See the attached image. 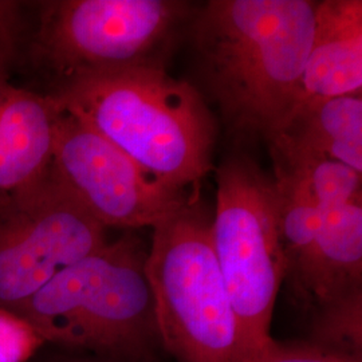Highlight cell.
Instances as JSON below:
<instances>
[{
	"mask_svg": "<svg viewBox=\"0 0 362 362\" xmlns=\"http://www.w3.org/2000/svg\"><path fill=\"white\" fill-rule=\"evenodd\" d=\"M242 362H362V360L321 349L310 342L281 344L272 339L263 349L247 356Z\"/></svg>",
	"mask_w": 362,
	"mask_h": 362,
	"instance_id": "cell-16",
	"label": "cell"
},
{
	"mask_svg": "<svg viewBox=\"0 0 362 362\" xmlns=\"http://www.w3.org/2000/svg\"><path fill=\"white\" fill-rule=\"evenodd\" d=\"M267 140L333 158L362 175V94L303 101Z\"/></svg>",
	"mask_w": 362,
	"mask_h": 362,
	"instance_id": "cell-12",
	"label": "cell"
},
{
	"mask_svg": "<svg viewBox=\"0 0 362 362\" xmlns=\"http://www.w3.org/2000/svg\"><path fill=\"white\" fill-rule=\"evenodd\" d=\"M199 199L153 227L145 272L163 348L177 362H242L239 327Z\"/></svg>",
	"mask_w": 362,
	"mask_h": 362,
	"instance_id": "cell-4",
	"label": "cell"
},
{
	"mask_svg": "<svg viewBox=\"0 0 362 362\" xmlns=\"http://www.w3.org/2000/svg\"><path fill=\"white\" fill-rule=\"evenodd\" d=\"M52 168L93 219L137 230L160 221L199 199L170 188L137 165L78 117L59 109Z\"/></svg>",
	"mask_w": 362,
	"mask_h": 362,
	"instance_id": "cell-8",
	"label": "cell"
},
{
	"mask_svg": "<svg viewBox=\"0 0 362 362\" xmlns=\"http://www.w3.org/2000/svg\"><path fill=\"white\" fill-rule=\"evenodd\" d=\"M59 107L47 93L0 76V203L40 180L52 167Z\"/></svg>",
	"mask_w": 362,
	"mask_h": 362,
	"instance_id": "cell-9",
	"label": "cell"
},
{
	"mask_svg": "<svg viewBox=\"0 0 362 362\" xmlns=\"http://www.w3.org/2000/svg\"><path fill=\"white\" fill-rule=\"evenodd\" d=\"M43 346V339L25 318L0 309V362L33 361Z\"/></svg>",
	"mask_w": 362,
	"mask_h": 362,
	"instance_id": "cell-15",
	"label": "cell"
},
{
	"mask_svg": "<svg viewBox=\"0 0 362 362\" xmlns=\"http://www.w3.org/2000/svg\"><path fill=\"white\" fill-rule=\"evenodd\" d=\"M311 0H211L191 38L202 79L238 136L269 139L296 104L315 28Z\"/></svg>",
	"mask_w": 362,
	"mask_h": 362,
	"instance_id": "cell-1",
	"label": "cell"
},
{
	"mask_svg": "<svg viewBox=\"0 0 362 362\" xmlns=\"http://www.w3.org/2000/svg\"><path fill=\"white\" fill-rule=\"evenodd\" d=\"M148 251L124 233L57 274L15 314L45 345L128 362H152L161 346Z\"/></svg>",
	"mask_w": 362,
	"mask_h": 362,
	"instance_id": "cell-3",
	"label": "cell"
},
{
	"mask_svg": "<svg viewBox=\"0 0 362 362\" xmlns=\"http://www.w3.org/2000/svg\"><path fill=\"white\" fill-rule=\"evenodd\" d=\"M269 143L274 165L300 176L322 211L341 207L362 196V175L354 169L333 158L297 149L276 140Z\"/></svg>",
	"mask_w": 362,
	"mask_h": 362,
	"instance_id": "cell-13",
	"label": "cell"
},
{
	"mask_svg": "<svg viewBox=\"0 0 362 362\" xmlns=\"http://www.w3.org/2000/svg\"><path fill=\"white\" fill-rule=\"evenodd\" d=\"M310 342L321 349L362 360V291L342 298L308 317Z\"/></svg>",
	"mask_w": 362,
	"mask_h": 362,
	"instance_id": "cell-14",
	"label": "cell"
},
{
	"mask_svg": "<svg viewBox=\"0 0 362 362\" xmlns=\"http://www.w3.org/2000/svg\"><path fill=\"white\" fill-rule=\"evenodd\" d=\"M353 94H362V1H317L314 37L294 106Z\"/></svg>",
	"mask_w": 362,
	"mask_h": 362,
	"instance_id": "cell-11",
	"label": "cell"
},
{
	"mask_svg": "<svg viewBox=\"0 0 362 362\" xmlns=\"http://www.w3.org/2000/svg\"><path fill=\"white\" fill-rule=\"evenodd\" d=\"M106 228L58 180H40L0 203V309L16 313L52 278L107 243Z\"/></svg>",
	"mask_w": 362,
	"mask_h": 362,
	"instance_id": "cell-7",
	"label": "cell"
},
{
	"mask_svg": "<svg viewBox=\"0 0 362 362\" xmlns=\"http://www.w3.org/2000/svg\"><path fill=\"white\" fill-rule=\"evenodd\" d=\"M49 94L173 189L199 192L212 169L215 124L207 105L163 62L82 74Z\"/></svg>",
	"mask_w": 362,
	"mask_h": 362,
	"instance_id": "cell-2",
	"label": "cell"
},
{
	"mask_svg": "<svg viewBox=\"0 0 362 362\" xmlns=\"http://www.w3.org/2000/svg\"><path fill=\"white\" fill-rule=\"evenodd\" d=\"M216 184L211 242L245 358L272 342V311L285 279L278 194L274 179L247 156L224 160Z\"/></svg>",
	"mask_w": 362,
	"mask_h": 362,
	"instance_id": "cell-5",
	"label": "cell"
},
{
	"mask_svg": "<svg viewBox=\"0 0 362 362\" xmlns=\"http://www.w3.org/2000/svg\"><path fill=\"white\" fill-rule=\"evenodd\" d=\"M33 362H128L115 360L109 357L94 356L89 353H79V351H70V350L58 349L49 345H45L39 350L38 354Z\"/></svg>",
	"mask_w": 362,
	"mask_h": 362,
	"instance_id": "cell-18",
	"label": "cell"
},
{
	"mask_svg": "<svg viewBox=\"0 0 362 362\" xmlns=\"http://www.w3.org/2000/svg\"><path fill=\"white\" fill-rule=\"evenodd\" d=\"M34 49L58 79L127 66L157 55L189 15L173 0H52L39 3Z\"/></svg>",
	"mask_w": 362,
	"mask_h": 362,
	"instance_id": "cell-6",
	"label": "cell"
},
{
	"mask_svg": "<svg viewBox=\"0 0 362 362\" xmlns=\"http://www.w3.org/2000/svg\"><path fill=\"white\" fill-rule=\"evenodd\" d=\"M22 3L0 0V76L8 74L21 27Z\"/></svg>",
	"mask_w": 362,
	"mask_h": 362,
	"instance_id": "cell-17",
	"label": "cell"
},
{
	"mask_svg": "<svg viewBox=\"0 0 362 362\" xmlns=\"http://www.w3.org/2000/svg\"><path fill=\"white\" fill-rule=\"evenodd\" d=\"M362 291V196L322 211L310 257L290 293L309 317Z\"/></svg>",
	"mask_w": 362,
	"mask_h": 362,
	"instance_id": "cell-10",
	"label": "cell"
}]
</instances>
